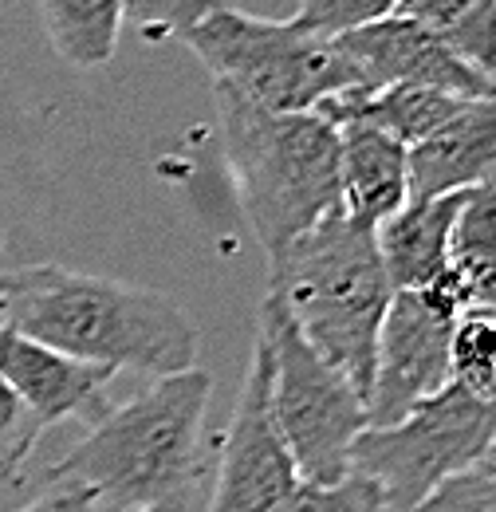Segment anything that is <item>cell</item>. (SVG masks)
<instances>
[{
  "label": "cell",
  "instance_id": "obj_26",
  "mask_svg": "<svg viewBox=\"0 0 496 512\" xmlns=\"http://www.w3.org/2000/svg\"><path fill=\"white\" fill-rule=\"evenodd\" d=\"M477 469H485L489 477H496V434H493V442H489V449H485V457L477 461Z\"/></svg>",
  "mask_w": 496,
  "mask_h": 512
},
{
  "label": "cell",
  "instance_id": "obj_13",
  "mask_svg": "<svg viewBox=\"0 0 496 512\" xmlns=\"http://www.w3.org/2000/svg\"><path fill=\"white\" fill-rule=\"evenodd\" d=\"M339 130V209L378 229L410 201V166L406 146L390 134L363 123H347Z\"/></svg>",
  "mask_w": 496,
  "mask_h": 512
},
{
  "label": "cell",
  "instance_id": "obj_2",
  "mask_svg": "<svg viewBox=\"0 0 496 512\" xmlns=\"http://www.w3.org/2000/svg\"><path fill=\"white\" fill-rule=\"evenodd\" d=\"M213 375L193 367L162 375L123 406L91 422L87 438L44 469L48 489H87L99 509L182 512L205 473L201 438Z\"/></svg>",
  "mask_w": 496,
  "mask_h": 512
},
{
  "label": "cell",
  "instance_id": "obj_27",
  "mask_svg": "<svg viewBox=\"0 0 496 512\" xmlns=\"http://www.w3.org/2000/svg\"><path fill=\"white\" fill-rule=\"evenodd\" d=\"M0 249H4V229H0Z\"/></svg>",
  "mask_w": 496,
  "mask_h": 512
},
{
  "label": "cell",
  "instance_id": "obj_22",
  "mask_svg": "<svg viewBox=\"0 0 496 512\" xmlns=\"http://www.w3.org/2000/svg\"><path fill=\"white\" fill-rule=\"evenodd\" d=\"M44 426L24 410L12 386L0 379V481H16L32 446L40 442Z\"/></svg>",
  "mask_w": 496,
  "mask_h": 512
},
{
  "label": "cell",
  "instance_id": "obj_15",
  "mask_svg": "<svg viewBox=\"0 0 496 512\" xmlns=\"http://www.w3.org/2000/svg\"><path fill=\"white\" fill-rule=\"evenodd\" d=\"M394 16L422 24L461 64L496 83V0H402Z\"/></svg>",
  "mask_w": 496,
  "mask_h": 512
},
{
  "label": "cell",
  "instance_id": "obj_12",
  "mask_svg": "<svg viewBox=\"0 0 496 512\" xmlns=\"http://www.w3.org/2000/svg\"><path fill=\"white\" fill-rule=\"evenodd\" d=\"M410 201L496 186V99H469L430 138L410 146Z\"/></svg>",
  "mask_w": 496,
  "mask_h": 512
},
{
  "label": "cell",
  "instance_id": "obj_19",
  "mask_svg": "<svg viewBox=\"0 0 496 512\" xmlns=\"http://www.w3.org/2000/svg\"><path fill=\"white\" fill-rule=\"evenodd\" d=\"M280 512H390L382 489L371 477L347 469L339 481H300Z\"/></svg>",
  "mask_w": 496,
  "mask_h": 512
},
{
  "label": "cell",
  "instance_id": "obj_5",
  "mask_svg": "<svg viewBox=\"0 0 496 512\" xmlns=\"http://www.w3.org/2000/svg\"><path fill=\"white\" fill-rule=\"evenodd\" d=\"M213 83L237 91L264 111H315L327 95L355 87L339 36H323L292 20H264L233 4H217L182 36Z\"/></svg>",
  "mask_w": 496,
  "mask_h": 512
},
{
  "label": "cell",
  "instance_id": "obj_25",
  "mask_svg": "<svg viewBox=\"0 0 496 512\" xmlns=\"http://www.w3.org/2000/svg\"><path fill=\"white\" fill-rule=\"evenodd\" d=\"M8 292H12V272H0V327H8Z\"/></svg>",
  "mask_w": 496,
  "mask_h": 512
},
{
  "label": "cell",
  "instance_id": "obj_18",
  "mask_svg": "<svg viewBox=\"0 0 496 512\" xmlns=\"http://www.w3.org/2000/svg\"><path fill=\"white\" fill-rule=\"evenodd\" d=\"M449 383L473 398H493L496 386V308L469 304L449 331Z\"/></svg>",
  "mask_w": 496,
  "mask_h": 512
},
{
  "label": "cell",
  "instance_id": "obj_4",
  "mask_svg": "<svg viewBox=\"0 0 496 512\" xmlns=\"http://www.w3.org/2000/svg\"><path fill=\"white\" fill-rule=\"evenodd\" d=\"M221 146L245 217L264 245L280 253L300 233L339 209V130L311 111H264L213 83Z\"/></svg>",
  "mask_w": 496,
  "mask_h": 512
},
{
  "label": "cell",
  "instance_id": "obj_7",
  "mask_svg": "<svg viewBox=\"0 0 496 512\" xmlns=\"http://www.w3.org/2000/svg\"><path fill=\"white\" fill-rule=\"evenodd\" d=\"M496 434V402L445 386L394 426H367L351 446V469L382 489L390 512H414L441 481L473 469Z\"/></svg>",
  "mask_w": 496,
  "mask_h": 512
},
{
  "label": "cell",
  "instance_id": "obj_17",
  "mask_svg": "<svg viewBox=\"0 0 496 512\" xmlns=\"http://www.w3.org/2000/svg\"><path fill=\"white\" fill-rule=\"evenodd\" d=\"M449 268L473 304L496 308V186L461 193L449 229Z\"/></svg>",
  "mask_w": 496,
  "mask_h": 512
},
{
  "label": "cell",
  "instance_id": "obj_8",
  "mask_svg": "<svg viewBox=\"0 0 496 512\" xmlns=\"http://www.w3.org/2000/svg\"><path fill=\"white\" fill-rule=\"evenodd\" d=\"M268 375H272L268 351L256 339L245 383L237 390L229 434L221 442L217 477H213V493H209L205 512H280L300 485L296 461L272 422Z\"/></svg>",
  "mask_w": 496,
  "mask_h": 512
},
{
  "label": "cell",
  "instance_id": "obj_16",
  "mask_svg": "<svg viewBox=\"0 0 496 512\" xmlns=\"http://www.w3.org/2000/svg\"><path fill=\"white\" fill-rule=\"evenodd\" d=\"M44 32L71 67H103L115 60L123 36V0H40Z\"/></svg>",
  "mask_w": 496,
  "mask_h": 512
},
{
  "label": "cell",
  "instance_id": "obj_11",
  "mask_svg": "<svg viewBox=\"0 0 496 512\" xmlns=\"http://www.w3.org/2000/svg\"><path fill=\"white\" fill-rule=\"evenodd\" d=\"M0 379L24 402V410L48 430L63 418L99 422L107 406L111 367L71 359L48 343H36L12 327H0Z\"/></svg>",
  "mask_w": 496,
  "mask_h": 512
},
{
  "label": "cell",
  "instance_id": "obj_9",
  "mask_svg": "<svg viewBox=\"0 0 496 512\" xmlns=\"http://www.w3.org/2000/svg\"><path fill=\"white\" fill-rule=\"evenodd\" d=\"M449 331L453 316L422 292H394L374 347L367 394V426H394L418 402L449 386Z\"/></svg>",
  "mask_w": 496,
  "mask_h": 512
},
{
  "label": "cell",
  "instance_id": "obj_3",
  "mask_svg": "<svg viewBox=\"0 0 496 512\" xmlns=\"http://www.w3.org/2000/svg\"><path fill=\"white\" fill-rule=\"evenodd\" d=\"M268 296L280 300L304 343L343 371L367 406L378 331L394 300L374 229L331 213L268 256Z\"/></svg>",
  "mask_w": 496,
  "mask_h": 512
},
{
  "label": "cell",
  "instance_id": "obj_6",
  "mask_svg": "<svg viewBox=\"0 0 496 512\" xmlns=\"http://www.w3.org/2000/svg\"><path fill=\"white\" fill-rule=\"evenodd\" d=\"M256 339L268 351V406L300 481H339L351 469V446L367 430V406L343 371L323 363L276 296L260 304Z\"/></svg>",
  "mask_w": 496,
  "mask_h": 512
},
{
  "label": "cell",
  "instance_id": "obj_20",
  "mask_svg": "<svg viewBox=\"0 0 496 512\" xmlns=\"http://www.w3.org/2000/svg\"><path fill=\"white\" fill-rule=\"evenodd\" d=\"M217 4L225 0H123V12L146 40H182Z\"/></svg>",
  "mask_w": 496,
  "mask_h": 512
},
{
  "label": "cell",
  "instance_id": "obj_28",
  "mask_svg": "<svg viewBox=\"0 0 496 512\" xmlns=\"http://www.w3.org/2000/svg\"><path fill=\"white\" fill-rule=\"evenodd\" d=\"M489 402H496V386H493V398H489Z\"/></svg>",
  "mask_w": 496,
  "mask_h": 512
},
{
  "label": "cell",
  "instance_id": "obj_23",
  "mask_svg": "<svg viewBox=\"0 0 496 512\" xmlns=\"http://www.w3.org/2000/svg\"><path fill=\"white\" fill-rule=\"evenodd\" d=\"M414 512H496V477L477 465L453 473Z\"/></svg>",
  "mask_w": 496,
  "mask_h": 512
},
{
  "label": "cell",
  "instance_id": "obj_1",
  "mask_svg": "<svg viewBox=\"0 0 496 512\" xmlns=\"http://www.w3.org/2000/svg\"><path fill=\"white\" fill-rule=\"evenodd\" d=\"M8 327L115 375H182L201 355V331L174 296L63 264L12 272Z\"/></svg>",
  "mask_w": 496,
  "mask_h": 512
},
{
  "label": "cell",
  "instance_id": "obj_21",
  "mask_svg": "<svg viewBox=\"0 0 496 512\" xmlns=\"http://www.w3.org/2000/svg\"><path fill=\"white\" fill-rule=\"evenodd\" d=\"M398 4L402 0H300L296 20L311 32L343 36L351 28H363V24H374L382 16H394Z\"/></svg>",
  "mask_w": 496,
  "mask_h": 512
},
{
  "label": "cell",
  "instance_id": "obj_10",
  "mask_svg": "<svg viewBox=\"0 0 496 512\" xmlns=\"http://www.w3.org/2000/svg\"><path fill=\"white\" fill-rule=\"evenodd\" d=\"M339 48L351 60L355 87H367V91L414 83L457 99H496L493 79L461 64L441 40H434L422 24L406 16H382L374 24L351 28L339 36Z\"/></svg>",
  "mask_w": 496,
  "mask_h": 512
},
{
  "label": "cell",
  "instance_id": "obj_14",
  "mask_svg": "<svg viewBox=\"0 0 496 512\" xmlns=\"http://www.w3.org/2000/svg\"><path fill=\"white\" fill-rule=\"evenodd\" d=\"M461 193L434 201H406L394 217L374 229L378 256L394 292H422L449 268V229Z\"/></svg>",
  "mask_w": 496,
  "mask_h": 512
},
{
  "label": "cell",
  "instance_id": "obj_24",
  "mask_svg": "<svg viewBox=\"0 0 496 512\" xmlns=\"http://www.w3.org/2000/svg\"><path fill=\"white\" fill-rule=\"evenodd\" d=\"M16 512H99V501H95V493H87V489H48V493H40L32 505H24V509Z\"/></svg>",
  "mask_w": 496,
  "mask_h": 512
}]
</instances>
